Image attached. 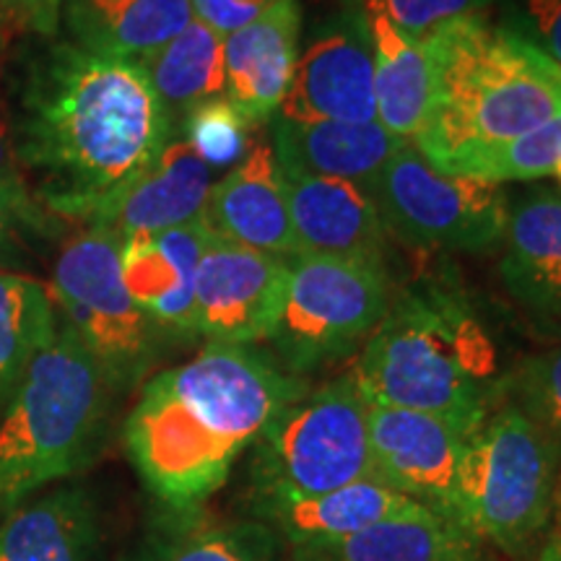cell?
<instances>
[{
	"label": "cell",
	"mask_w": 561,
	"mask_h": 561,
	"mask_svg": "<svg viewBox=\"0 0 561 561\" xmlns=\"http://www.w3.org/2000/svg\"><path fill=\"white\" fill-rule=\"evenodd\" d=\"M24 178L19 170L16 149H13V128H11V115L9 110L0 104V185L3 182Z\"/></svg>",
	"instance_id": "obj_37"
},
{
	"label": "cell",
	"mask_w": 561,
	"mask_h": 561,
	"mask_svg": "<svg viewBox=\"0 0 561 561\" xmlns=\"http://www.w3.org/2000/svg\"><path fill=\"white\" fill-rule=\"evenodd\" d=\"M502 401L528 416L561 458V343H549L504 371Z\"/></svg>",
	"instance_id": "obj_30"
},
{
	"label": "cell",
	"mask_w": 561,
	"mask_h": 561,
	"mask_svg": "<svg viewBox=\"0 0 561 561\" xmlns=\"http://www.w3.org/2000/svg\"><path fill=\"white\" fill-rule=\"evenodd\" d=\"M9 115L32 193L60 221H89L172 138L170 112L140 62L68 39L26 62Z\"/></svg>",
	"instance_id": "obj_1"
},
{
	"label": "cell",
	"mask_w": 561,
	"mask_h": 561,
	"mask_svg": "<svg viewBox=\"0 0 561 561\" xmlns=\"http://www.w3.org/2000/svg\"><path fill=\"white\" fill-rule=\"evenodd\" d=\"M504 30L528 42L561 68V0H494Z\"/></svg>",
	"instance_id": "obj_34"
},
{
	"label": "cell",
	"mask_w": 561,
	"mask_h": 561,
	"mask_svg": "<svg viewBox=\"0 0 561 561\" xmlns=\"http://www.w3.org/2000/svg\"><path fill=\"white\" fill-rule=\"evenodd\" d=\"M203 221L210 234L278 257L297 255L289 191L273 146L252 144L240 164L210 187Z\"/></svg>",
	"instance_id": "obj_15"
},
{
	"label": "cell",
	"mask_w": 561,
	"mask_h": 561,
	"mask_svg": "<svg viewBox=\"0 0 561 561\" xmlns=\"http://www.w3.org/2000/svg\"><path fill=\"white\" fill-rule=\"evenodd\" d=\"M364 21L375 60L377 123L396 138L413 144L434 104V66L430 47L398 30L380 9L364 3Z\"/></svg>",
	"instance_id": "obj_25"
},
{
	"label": "cell",
	"mask_w": 561,
	"mask_h": 561,
	"mask_svg": "<svg viewBox=\"0 0 561 561\" xmlns=\"http://www.w3.org/2000/svg\"><path fill=\"white\" fill-rule=\"evenodd\" d=\"M392 286L380 263L328 255L289 257L284 310L271 335L276 362L305 377L346 359L390 310Z\"/></svg>",
	"instance_id": "obj_9"
},
{
	"label": "cell",
	"mask_w": 561,
	"mask_h": 561,
	"mask_svg": "<svg viewBox=\"0 0 561 561\" xmlns=\"http://www.w3.org/2000/svg\"><path fill=\"white\" fill-rule=\"evenodd\" d=\"M561 164V112L549 123L538 125L523 136L489 146L476 153H468L453 164L442 167V172L460 174L483 182H525L549 178Z\"/></svg>",
	"instance_id": "obj_29"
},
{
	"label": "cell",
	"mask_w": 561,
	"mask_h": 561,
	"mask_svg": "<svg viewBox=\"0 0 561 561\" xmlns=\"http://www.w3.org/2000/svg\"><path fill=\"white\" fill-rule=\"evenodd\" d=\"M0 47H3V32H0Z\"/></svg>",
	"instance_id": "obj_42"
},
{
	"label": "cell",
	"mask_w": 561,
	"mask_h": 561,
	"mask_svg": "<svg viewBox=\"0 0 561 561\" xmlns=\"http://www.w3.org/2000/svg\"><path fill=\"white\" fill-rule=\"evenodd\" d=\"M351 375L367 403L434 413L466 432L502 403L494 341L466 299L437 284L392 297Z\"/></svg>",
	"instance_id": "obj_3"
},
{
	"label": "cell",
	"mask_w": 561,
	"mask_h": 561,
	"mask_svg": "<svg viewBox=\"0 0 561 561\" xmlns=\"http://www.w3.org/2000/svg\"><path fill=\"white\" fill-rule=\"evenodd\" d=\"M271 146L284 172L367 187L405 140L392 136L377 121L291 123L276 117Z\"/></svg>",
	"instance_id": "obj_20"
},
{
	"label": "cell",
	"mask_w": 561,
	"mask_h": 561,
	"mask_svg": "<svg viewBox=\"0 0 561 561\" xmlns=\"http://www.w3.org/2000/svg\"><path fill=\"white\" fill-rule=\"evenodd\" d=\"M367 191L388 231L416 248L486 252L504 240L510 201L502 185L442 172L413 144L392 153Z\"/></svg>",
	"instance_id": "obj_10"
},
{
	"label": "cell",
	"mask_w": 561,
	"mask_h": 561,
	"mask_svg": "<svg viewBox=\"0 0 561 561\" xmlns=\"http://www.w3.org/2000/svg\"><path fill=\"white\" fill-rule=\"evenodd\" d=\"M289 257L208 242L195 280V339L227 346L268 343L284 310Z\"/></svg>",
	"instance_id": "obj_12"
},
{
	"label": "cell",
	"mask_w": 561,
	"mask_h": 561,
	"mask_svg": "<svg viewBox=\"0 0 561 561\" xmlns=\"http://www.w3.org/2000/svg\"><path fill=\"white\" fill-rule=\"evenodd\" d=\"M369 403L354 375L307 388L250 447L248 504L294 502L375 479L367 432Z\"/></svg>",
	"instance_id": "obj_7"
},
{
	"label": "cell",
	"mask_w": 561,
	"mask_h": 561,
	"mask_svg": "<svg viewBox=\"0 0 561 561\" xmlns=\"http://www.w3.org/2000/svg\"><path fill=\"white\" fill-rule=\"evenodd\" d=\"M486 561H491V559H486Z\"/></svg>",
	"instance_id": "obj_43"
},
{
	"label": "cell",
	"mask_w": 561,
	"mask_h": 561,
	"mask_svg": "<svg viewBox=\"0 0 561 561\" xmlns=\"http://www.w3.org/2000/svg\"><path fill=\"white\" fill-rule=\"evenodd\" d=\"M55 333L58 312L47 286L26 273L0 271V413Z\"/></svg>",
	"instance_id": "obj_28"
},
{
	"label": "cell",
	"mask_w": 561,
	"mask_h": 561,
	"mask_svg": "<svg viewBox=\"0 0 561 561\" xmlns=\"http://www.w3.org/2000/svg\"><path fill=\"white\" fill-rule=\"evenodd\" d=\"M416 510H421V504L409 496L398 494L377 479H364L307 500L250 507V517L268 525L286 549H299L339 541L388 517L409 515Z\"/></svg>",
	"instance_id": "obj_24"
},
{
	"label": "cell",
	"mask_w": 561,
	"mask_h": 561,
	"mask_svg": "<svg viewBox=\"0 0 561 561\" xmlns=\"http://www.w3.org/2000/svg\"><path fill=\"white\" fill-rule=\"evenodd\" d=\"M60 219L53 216L24 178L0 185V265H16L32 240H47ZM5 271V268H0Z\"/></svg>",
	"instance_id": "obj_32"
},
{
	"label": "cell",
	"mask_w": 561,
	"mask_h": 561,
	"mask_svg": "<svg viewBox=\"0 0 561 561\" xmlns=\"http://www.w3.org/2000/svg\"><path fill=\"white\" fill-rule=\"evenodd\" d=\"M210 187L214 170L185 140L170 138L136 180L89 216L87 227L110 231L121 242L133 234L182 227L201 219Z\"/></svg>",
	"instance_id": "obj_16"
},
{
	"label": "cell",
	"mask_w": 561,
	"mask_h": 561,
	"mask_svg": "<svg viewBox=\"0 0 561 561\" xmlns=\"http://www.w3.org/2000/svg\"><path fill=\"white\" fill-rule=\"evenodd\" d=\"M301 11L297 0H276L252 24L224 37V96L250 123L273 117L299 60Z\"/></svg>",
	"instance_id": "obj_18"
},
{
	"label": "cell",
	"mask_w": 561,
	"mask_h": 561,
	"mask_svg": "<svg viewBox=\"0 0 561 561\" xmlns=\"http://www.w3.org/2000/svg\"><path fill=\"white\" fill-rule=\"evenodd\" d=\"M536 561H561V523L546 530L543 541L538 543Z\"/></svg>",
	"instance_id": "obj_38"
},
{
	"label": "cell",
	"mask_w": 561,
	"mask_h": 561,
	"mask_svg": "<svg viewBox=\"0 0 561 561\" xmlns=\"http://www.w3.org/2000/svg\"><path fill=\"white\" fill-rule=\"evenodd\" d=\"M112 382L79 335L58 333L0 413V515L83 471L107 430Z\"/></svg>",
	"instance_id": "obj_5"
},
{
	"label": "cell",
	"mask_w": 561,
	"mask_h": 561,
	"mask_svg": "<svg viewBox=\"0 0 561 561\" xmlns=\"http://www.w3.org/2000/svg\"><path fill=\"white\" fill-rule=\"evenodd\" d=\"M182 140L214 170L240 164L252 146L250 130L255 123H250V117L227 96H216L187 112L182 117Z\"/></svg>",
	"instance_id": "obj_31"
},
{
	"label": "cell",
	"mask_w": 561,
	"mask_h": 561,
	"mask_svg": "<svg viewBox=\"0 0 561 561\" xmlns=\"http://www.w3.org/2000/svg\"><path fill=\"white\" fill-rule=\"evenodd\" d=\"M210 240L206 221L195 219L121 242L125 286L167 339H195V280Z\"/></svg>",
	"instance_id": "obj_14"
},
{
	"label": "cell",
	"mask_w": 561,
	"mask_h": 561,
	"mask_svg": "<svg viewBox=\"0 0 561 561\" xmlns=\"http://www.w3.org/2000/svg\"><path fill=\"white\" fill-rule=\"evenodd\" d=\"M170 117L224 96V37L193 19L172 42L140 62Z\"/></svg>",
	"instance_id": "obj_27"
},
{
	"label": "cell",
	"mask_w": 561,
	"mask_h": 561,
	"mask_svg": "<svg viewBox=\"0 0 561 561\" xmlns=\"http://www.w3.org/2000/svg\"><path fill=\"white\" fill-rule=\"evenodd\" d=\"M530 325L546 343H561V314H553V318H533Z\"/></svg>",
	"instance_id": "obj_39"
},
{
	"label": "cell",
	"mask_w": 561,
	"mask_h": 561,
	"mask_svg": "<svg viewBox=\"0 0 561 561\" xmlns=\"http://www.w3.org/2000/svg\"><path fill=\"white\" fill-rule=\"evenodd\" d=\"M557 512H561V479H559V486H557Z\"/></svg>",
	"instance_id": "obj_40"
},
{
	"label": "cell",
	"mask_w": 561,
	"mask_h": 561,
	"mask_svg": "<svg viewBox=\"0 0 561 561\" xmlns=\"http://www.w3.org/2000/svg\"><path fill=\"white\" fill-rule=\"evenodd\" d=\"M307 388L268 351L206 343L191 362L144 385L125 421V450L161 507L201 510Z\"/></svg>",
	"instance_id": "obj_2"
},
{
	"label": "cell",
	"mask_w": 561,
	"mask_h": 561,
	"mask_svg": "<svg viewBox=\"0 0 561 561\" xmlns=\"http://www.w3.org/2000/svg\"><path fill=\"white\" fill-rule=\"evenodd\" d=\"M559 479L557 447L528 416L502 401L466 442L458 523L479 541L523 557L551 528Z\"/></svg>",
	"instance_id": "obj_6"
},
{
	"label": "cell",
	"mask_w": 561,
	"mask_h": 561,
	"mask_svg": "<svg viewBox=\"0 0 561 561\" xmlns=\"http://www.w3.org/2000/svg\"><path fill=\"white\" fill-rule=\"evenodd\" d=\"M380 9L405 37L426 42L460 19L486 16L494 0H364Z\"/></svg>",
	"instance_id": "obj_33"
},
{
	"label": "cell",
	"mask_w": 561,
	"mask_h": 561,
	"mask_svg": "<svg viewBox=\"0 0 561 561\" xmlns=\"http://www.w3.org/2000/svg\"><path fill=\"white\" fill-rule=\"evenodd\" d=\"M502 284L533 318L561 314V193L536 191L510 206Z\"/></svg>",
	"instance_id": "obj_22"
},
{
	"label": "cell",
	"mask_w": 561,
	"mask_h": 561,
	"mask_svg": "<svg viewBox=\"0 0 561 561\" xmlns=\"http://www.w3.org/2000/svg\"><path fill=\"white\" fill-rule=\"evenodd\" d=\"M483 541L460 523L421 507L339 541L289 549L291 561H486Z\"/></svg>",
	"instance_id": "obj_23"
},
{
	"label": "cell",
	"mask_w": 561,
	"mask_h": 561,
	"mask_svg": "<svg viewBox=\"0 0 561 561\" xmlns=\"http://www.w3.org/2000/svg\"><path fill=\"white\" fill-rule=\"evenodd\" d=\"M297 255L385 265L388 227L367 187L346 180L284 172Z\"/></svg>",
	"instance_id": "obj_17"
},
{
	"label": "cell",
	"mask_w": 561,
	"mask_h": 561,
	"mask_svg": "<svg viewBox=\"0 0 561 561\" xmlns=\"http://www.w3.org/2000/svg\"><path fill=\"white\" fill-rule=\"evenodd\" d=\"M553 174H557V180H559V185H561V164H559V170L553 172Z\"/></svg>",
	"instance_id": "obj_41"
},
{
	"label": "cell",
	"mask_w": 561,
	"mask_h": 561,
	"mask_svg": "<svg viewBox=\"0 0 561 561\" xmlns=\"http://www.w3.org/2000/svg\"><path fill=\"white\" fill-rule=\"evenodd\" d=\"M193 0H60L70 45L144 62L191 24Z\"/></svg>",
	"instance_id": "obj_21"
},
{
	"label": "cell",
	"mask_w": 561,
	"mask_h": 561,
	"mask_svg": "<svg viewBox=\"0 0 561 561\" xmlns=\"http://www.w3.org/2000/svg\"><path fill=\"white\" fill-rule=\"evenodd\" d=\"M133 561H291L289 549L255 517H210L167 510Z\"/></svg>",
	"instance_id": "obj_26"
},
{
	"label": "cell",
	"mask_w": 561,
	"mask_h": 561,
	"mask_svg": "<svg viewBox=\"0 0 561 561\" xmlns=\"http://www.w3.org/2000/svg\"><path fill=\"white\" fill-rule=\"evenodd\" d=\"M47 291L58 320L100 362L112 388H136L159 359L167 335L125 286L121 240L102 229L79 231L62 244Z\"/></svg>",
	"instance_id": "obj_8"
},
{
	"label": "cell",
	"mask_w": 561,
	"mask_h": 561,
	"mask_svg": "<svg viewBox=\"0 0 561 561\" xmlns=\"http://www.w3.org/2000/svg\"><path fill=\"white\" fill-rule=\"evenodd\" d=\"M424 45L434 66V104L413 146L437 170L561 112V68L486 16L455 21Z\"/></svg>",
	"instance_id": "obj_4"
},
{
	"label": "cell",
	"mask_w": 561,
	"mask_h": 561,
	"mask_svg": "<svg viewBox=\"0 0 561 561\" xmlns=\"http://www.w3.org/2000/svg\"><path fill=\"white\" fill-rule=\"evenodd\" d=\"M371 476L434 515L458 523V481L466 432L434 413L369 403Z\"/></svg>",
	"instance_id": "obj_11"
},
{
	"label": "cell",
	"mask_w": 561,
	"mask_h": 561,
	"mask_svg": "<svg viewBox=\"0 0 561 561\" xmlns=\"http://www.w3.org/2000/svg\"><path fill=\"white\" fill-rule=\"evenodd\" d=\"M276 0H193V16L221 37L240 32Z\"/></svg>",
	"instance_id": "obj_35"
},
{
	"label": "cell",
	"mask_w": 561,
	"mask_h": 561,
	"mask_svg": "<svg viewBox=\"0 0 561 561\" xmlns=\"http://www.w3.org/2000/svg\"><path fill=\"white\" fill-rule=\"evenodd\" d=\"M291 123H375V60L364 24H339L299 53L276 112Z\"/></svg>",
	"instance_id": "obj_13"
},
{
	"label": "cell",
	"mask_w": 561,
	"mask_h": 561,
	"mask_svg": "<svg viewBox=\"0 0 561 561\" xmlns=\"http://www.w3.org/2000/svg\"><path fill=\"white\" fill-rule=\"evenodd\" d=\"M102 517L81 483L30 496L0 523V561H100Z\"/></svg>",
	"instance_id": "obj_19"
},
{
	"label": "cell",
	"mask_w": 561,
	"mask_h": 561,
	"mask_svg": "<svg viewBox=\"0 0 561 561\" xmlns=\"http://www.w3.org/2000/svg\"><path fill=\"white\" fill-rule=\"evenodd\" d=\"M0 3L21 11L34 26H37V30L47 34L55 32V26H58L60 0H0Z\"/></svg>",
	"instance_id": "obj_36"
}]
</instances>
